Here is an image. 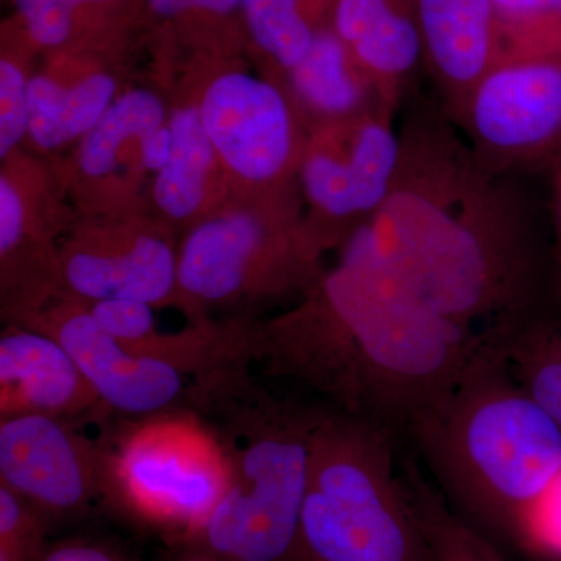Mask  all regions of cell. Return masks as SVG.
<instances>
[{
	"label": "cell",
	"instance_id": "836d02e7",
	"mask_svg": "<svg viewBox=\"0 0 561 561\" xmlns=\"http://www.w3.org/2000/svg\"><path fill=\"white\" fill-rule=\"evenodd\" d=\"M183 561H220L217 557L210 556L209 552L203 551L195 553V556L190 557V559Z\"/></svg>",
	"mask_w": 561,
	"mask_h": 561
},
{
	"label": "cell",
	"instance_id": "83f0119b",
	"mask_svg": "<svg viewBox=\"0 0 561 561\" xmlns=\"http://www.w3.org/2000/svg\"><path fill=\"white\" fill-rule=\"evenodd\" d=\"M519 540L561 559V470L527 513Z\"/></svg>",
	"mask_w": 561,
	"mask_h": 561
},
{
	"label": "cell",
	"instance_id": "603a6c76",
	"mask_svg": "<svg viewBox=\"0 0 561 561\" xmlns=\"http://www.w3.org/2000/svg\"><path fill=\"white\" fill-rule=\"evenodd\" d=\"M401 478L423 527L431 561H505L481 531L445 507L437 491L415 467L405 465Z\"/></svg>",
	"mask_w": 561,
	"mask_h": 561
},
{
	"label": "cell",
	"instance_id": "5b68a950",
	"mask_svg": "<svg viewBox=\"0 0 561 561\" xmlns=\"http://www.w3.org/2000/svg\"><path fill=\"white\" fill-rule=\"evenodd\" d=\"M227 412L228 489L197 540L220 561H301V513L317 411L272 400L249 378L216 394Z\"/></svg>",
	"mask_w": 561,
	"mask_h": 561
},
{
	"label": "cell",
	"instance_id": "30bf717a",
	"mask_svg": "<svg viewBox=\"0 0 561 561\" xmlns=\"http://www.w3.org/2000/svg\"><path fill=\"white\" fill-rule=\"evenodd\" d=\"M21 327L46 332L60 342L108 412L142 419L186 409L187 402L203 408L201 383H191L194 378L171 364L125 348L83 302L61 298Z\"/></svg>",
	"mask_w": 561,
	"mask_h": 561
},
{
	"label": "cell",
	"instance_id": "8fae6325",
	"mask_svg": "<svg viewBox=\"0 0 561 561\" xmlns=\"http://www.w3.org/2000/svg\"><path fill=\"white\" fill-rule=\"evenodd\" d=\"M0 485L49 523L80 516L105 493V448L66 421L0 420Z\"/></svg>",
	"mask_w": 561,
	"mask_h": 561
},
{
	"label": "cell",
	"instance_id": "f546056e",
	"mask_svg": "<svg viewBox=\"0 0 561 561\" xmlns=\"http://www.w3.org/2000/svg\"><path fill=\"white\" fill-rule=\"evenodd\" d=\"M41 561H127L101 542L70 540L47 548Z\"/></svg>",
	"mask_w": 561,
	"mask_h": 561
},
{
	"label": "cell",
	"instance_id": "5bb4252c",
	"mask_svg": "<svg viewBox=\"0 0 561 561\" xmlns=\"http://www.w3.org/2000/svg\"><path fill=\"white\" fill-rule=\"evenodd\" d=\"M423 65L459 121L479 81L507 61L504 25L493 0H413Z\"/></svg>",
	"mask_w": 561,
	"mask_h": 561
},
{
	"label": "cell",
	"instance_id": "7402d4cb",
	"mask_svg": "<svg viewBox=\"0 0 561 561\" xmlns=\"http://www.w3.org/2000/svg\"><path fill=\"white\" fill-rule=\"evenodd\" d=\"M251 36L284 70L294 69L311 49L321 11L334 0H241Z\"/></svg>",
	"mask_w": 561,
	"mask_h": 561
},
{
	"label": "cell",
	"instance_id": "1f68e13d",
	"mask_svg": "<svg viewBox=\"0 0 561 561\" xmlns=\"http://www.w3.org/2000/svg\"><path fill=\"white\" fill-rule=\"evenodd\" d=\"M172 135L169 124L161 127L160 130L151 133L146 140L140 144V161L147 171L160 172L168 162L171 153Z\"/></svg>",
	"mask_w": 561,
	"mask_h": 561
},
{
	"label": "cell",
	"instance_id": "d6a6232c",
	"mask_svg": "<svg viewBox=\"0 0 561 561\" xmlns=\"http://www.w3.org/2000/svg\"><path fill=\"white\" fill-rule=\"evenodd\" d=\"M552 224L556 231V268H557V289L561 300V172L556 181V190H553L552 201Z\"/></svg>",
	"mask_w": 561,
	"mask_h": 561
},
{
	"label": "cell",
	"instance_id": "8992f818",
	"mask_svg": "<svg viewBox=\"0 0 561 561\" xmlns=\"http://www.w3.org/2000/svg\"><path fill=\"white\" fill-rule=\"evenodd\" d=\"M103 448V496L176 537L197 540L230 483L227 443L190 409L131 421Z\"/></svg>",
	"mask_w": 561,
	"mask_h": 561
},
{
	"label": "cell",
	"instance_id": "d4e9b609",
	"mask_svg": "<svg viewBox=\"0 0 561 561\" xmlns=\"http://www.w3.org/2000/svg\"><path fill=\"white\" fill-rule=\"evenodd\" d=\"M49 522L28 502L0 485V561H41Z\"/></svg>",
	"mask_w": 561,
	"mask_h": 561
},
{
	"label": "cell",
	"instance_id": "2e32d148",
	"mask_svg": "<svg viewBox=\"0 0 561 561\" xmlns=\"http://www.w3.org/2000/svg\"><path fill=\"white\" fill-rule=\"evenodd\" d=\"M331 28L394 110L423 62L413 0H334Z\"/></svg>",
	"mask_w": 561,
	"mask_h": 561
},
{
	"label": "cell",
	"instance_id": "52a82bcc",
	"mask_svg": "<svg viewBox=\"0 0 561 561\" xmlns=\"http://www.w3.org/2000/svg\"><path fill=\"white\" fill-rule=\"evenodd\" d=\"M320 247L308 228L283 217L227 213L197 225L179 250L181 305H203L311 289Z\"/></svg>",
	"mask_w": 561,
	"mask_h": 561
},
{
	"label": "cell",
	"instance_id": "4fadbf2b",
	"mask_svg": "<svg viewBox=\"0 0 561 561\" xmlns=\"http://www.w3.org/2000/svg\"><path fill=\"white\" fill-rule=\"evenodd\" d=\"M60 257L61 298L181 302L179 251L157 232L121 231L77 239Z\"/></svg>",
	"mask_w": 561,
	"mask_h": 561
},
{
	"label": "cell",
	"instance_id": "9c48e42d",
	"mask_svg": "<svg viewBox=\"0 0 561 561\" xmlns=\"http://www.w3.org/2000/svg\"><path fill=\"white\" fill-rule=\"evenodd\" d=\"M459 122L489 175L561 147V60L529 58L497 66L465 103Z\"/></svg>",
	"mask_w": 561,
	"mask_h": 561
},
{
	"label": "cell",
	"instance_id": "ba28073f",
	"mask_svg": "<svg viewBox=\"0 0 561 561\" xmlns=\"http://www.w3.org/2000/svg\"><path fill=\"white\" fill-rule=\"evenodd\" d=\"M391 113L382 108L328 122L301 151L302 191L324 221L323 247L334 239L332 227L367 224L393 190L402 142Z\"/></svg>",
	"mask_w": 561,
	"mask_h": 561
},
{
	"label": "cell",
	"instance_id": "7c38bea8",
	"mask_svg": "<svg viewBox=\"0 0 561 561\" xmlns=\"http://www.w3.org/2000/svg\"><path fill=\"white\" fill-rule=\"evenodd\" d=\"M203 125L217 157L250 183H268L297 158V133L289 102L268 81L249 73L217 77L203 95Z\"/></svg>",
	"mask_w": 561,
	"mask_h": 561
},
{
	"label": "cell",
	"instance_id": "484cf974",
	"mask_svg": "<svg viewBox=\"0 0 561 561\" xmlns=\"http://www.w3.org/2000/svg\"><path fill=\"white\" fill-rule=\"evenodd\" d=\"M102 2L108 0H16V9L35 43L58 47L69 39L77 10Z\"/></svg>",
	"mask_w": 561,
	"mask_h": 561
},
{
	"label": "cell",
	"instance_id": "ac0fdd59",
	"mask_svg": "<svg viewBox=\"0 0 561 561\" xmlns=\"http://www.w3.org/2000/svg\"><path fill=\"white\" fill-rule=\"evenodd\" d=\"M114 95L116 81L106 73H91L69 87L49 77H33L28 80V135L46 150L84 138L110 108Z\"/></svg>",
	"mask_w": 561,
	"mask_h": 561
},
{
	"label": "cell",
	"instance_id": "44dd1931",
	"mask_svg": "<svg viewBox=\"0 0 561 561\" xmlns=\"http://www.w3.org/2000/svg\"><path fill=\"white\" fill-rule=\"evenodd\" d=\"M165 125V110L153 92L133 90L114 99L110 108L81 140L79 164L87 175L101 179L119 165L122 147L140 144Z\"/></svg>",
	"mask_w": 561,
	"mask_h": 561
},
{
	"label": "cell",
	"instance_id": "3957f363",
	"mask_svg": "<svg viewBox=\"0 0 561 561\" xmlns=\"http://www.w3.org/2000/svg\"><path fill=\"white\" fill-rule=\"evenodd\" d=\"M443 490L479 523L519 538L561 470V427L491 354L408 430Z\"/></svg>",
	"mask_w": 561,
	"mask_h": 561
},
{
	"label": "cell",
	"instance_id": "cb8c5ba5",
	"mask_svg": "<svg viewBox=\"0 0 561 561\" xmlns=\"http://www.w3.org/2000/svg\"><path fill=\"white\" fill-rule=\"evenodd\" d=\"M493 2L504 25L507 61L529 58L561 60V0Z\"/></svg>",
	"mask_w": 561,
	"mask_h": 561
},
{
	"label": "cell",
	"instance_id": "ffe728a7",
	"mask_svg": "<svg viewBox=\"0 0 561 561\" xmlns=\"http://www.w3.org/2000/svg\"><path fill=\"white\" fill-rule=\"evenodd\" d=\"M512 378L561 427V301L516 328L500 345Z\"/></svg>",
	"mask_w": 561,
	"mask_h": 561
},
{
	"label": "cell",
	"instance_id": "6da1fadb",
	"mask_svg": "<svg viewBox=\"0 0 561 561\" xmlns=\"http://www.w3.org/2000/svg\"><path fill=\"white\" fill-rule=\"evenodd\" d=\"M345 253L491 346L557 294L531 214L442 128L402 138L393 190Z\"/></svg>",
	"mask_w": 561,
	"mask_h": 561
},
{
	"label": "cell",
	"instance_id": "7a4b0ae2",
	"mask_svg": "<svg viewBox=\"0 0 561 561\" xmlns=\"http://www.w3.org/2000/svg\"><path fill=\"white\" fill-rule=\"evenodd\" d=\"M496 353L375 265L343 253L294 311L253 324L254 360L397 434Z\"/></svg>",
	"mask_w": 561,
	"mask_h": 561
},
{
	"label": "cell",
	"instance_id": "f1b7e54d",
	"mask_svg": "<svg viewBox=\"0 0 561 561\" xmlns=\"http://www.w3.org/2000/svg\"><path fill=\"white\" fill-rule=\"evenodd\" d=\"M25 238V213L20 192L3 173L0 179V256H10Z\"/></svg>",
	"mask_w": 561,
	"mask_h": 561
},
{
	"label": "cell",
	"instance_id": "4dcf8cb0",
	"mask_svg": "<svg viewBox=\"0 0 561 561\" xmlns=\"http://www.w3.org/2000/svg\"><path fill=\"white\" fill-rule=\"evenodd\" d=\"M149 5L160 16H176L187 11H209L228 14L241 7V0H149Z\"/></svg>",
	"mask_w": 561,
	"mask_h": 561
},
{
	"label": "cell",
	"instance_id": "4316f807",
	"mask_svg": "<svg viewBox=\"0 0 561 561\" xmlns=\"http://www.w3.org/2000/svg\"><path fill=\"white\" fill-rule=\"evenodd\" d=\"M28 80L7 58L0 61V157L5 158L28 133Z\"/></svg>",
	"mask_w": 561,
	"mask_h": 561
},
{
	"label": "cell",
	"instance_id": "e0dca14e",
	"mask_svg": "<svg viewBox=\"0 0 561 561\" xmlns=\"http://www.w3.org/2000/svg\"><path fill=\"white\" fill-rule=\"evenodd\" d=\"M289 76L301 105L323 117L327 124L375 110H390L370 76L331 25L317 33L311 49L289 70Z\"/></svg>",
	"mask_w": 561,
	"mask_h": 561
},
{
	"label": "cell",
	"instance_id": "d6986e66",
	"mask_svg": "<svg viewBox=\"0 0 561 561\" xmlns=\"http://www.w3.org/2000/svg\"><path fill=\"white\" fill-rule=\"evenodd\" d=\"M171 153L157 173L153 197L173 220H186L201 208L217 151L203 125L198 106L173 111Z\"/></svg>",
	"mask_w": 561,
	"mask_h": 561
},
{
	"label": "cell",
	"instance_id": "277c9868",
	"mask_svg": "<svg viewBox=\"0 0 561 561\" xmlns=\"http://www.w3.org/2000/svg\"><path fill=\"white\" fill-rule=\"evenodd\" d=\"M394 434L351 413L317 411L301 513V561H431L394 470Z\"/></svg>",
	"mask_w": 561,
	"mask_h": 561
},
{
	"label": "cell",
	"instance_id": "9a60e30c",
	"mask_svg": "<svg viewBox=\"0 0 561 561\" xmlns=\"http://www.w3.org/2000/svg\"><path fill=\"white\" fill-rule=\"evenodd\" d=\"M108 412L72 356L46 332L10 324L0 335V420L72 421Z\"/></svg>",
	"mask_w": 561,
	"mask_h": 561
}]
</instances>
